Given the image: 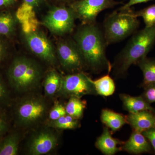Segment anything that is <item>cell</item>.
Masks as SVG:
<instances>
[{
	"instance_id": "7",
	"label": "cell",
	"mask_w": 155,
	"mask_h": 155,
	"mask_svg": "<svg viewBox=\"0 0 155 155\" xmlns=\"http://www.w3.org/2000/svg\"><path fill=\"white\" fill-rule=\"evenodd\" d=\"M55 49L57 58L63 68L73 73L82 72L85 63L73 39L59 41Z\"/></svg>"
},
{
	"instance_id": "26",
	"label": "cell",
	"mask_w": 155,
	"mask_h": 155,
	"mask_svg": "<svg viewBox=\"0 0 155 155\" xmlns=\"http://www.w3.org/2000/svg\"><path fill=\"white\" fill-rule=\"evenodd\" d=\"M144 91L141 95L145 101L150 104L155 103V82L143 87Z\"/></svg>"
},
{
	"instance_id": "14",
	"label": "cell",
	"mask_w": 155,
	"mask_h": 155,
	"mask_svg": "<svg viewBox=\"0 0 155 155\" xmlns=\"http://www.w3.org/2000/svg\"><path fill=\"white\" fill-rule=\"evenodd\" d=\"M123 144L122 149L130 153L138 154L152 152L151 146L147 139L142 133L134 130L128 140Z\"/></svg>"
},
{
	"instance_id": "9",
	"label": "cell",
	"mask_w": 155,
	"mask_h": 155,
	"mask_svg": "<svg viewBox=\"0 0 155 155\" xmlns=\"http://www.w3.org/2000/svg\"><path fill=\"white\" fill-rule=\"evenodd\" d=\"M119 3L114 0H77L71 3L69 7L74 11L76 18L80 19L83 24H93L96 23L101 12Z\"/></svg>"
},
{
	"instance_id": "6",
	"label": "cell",
	"mask_w": 155,
	"mask_h": 155,
	"mask_svg": "<svg viewBox=\"0 0 155 155\" xmlns=\"http://www.w3.org/2000/svg\"><path fill=\"white\" fill-rule=\"evenodd\" d=\"M22 37L25 45L34 54L48 64H56L55 48L42 31L37 28L22 27Z\"/></svg>"
},
{
	"instance_id": "23",
	"label": "cell",
	"mask_w": 155,
	"mask_h": 155,
	"mask_svg": "<svg viewBox=\"0 0 155 155\" xmlns=\"http://www.w3.org/2000/svg\"><path fill=\"white\" fill-rule=\"evenodd\" d=\"M79 125L78 119L68 114L64 115L55 121H52V127L61 129H74Z\"/></svg>"
},
{
	"instance_id": "3",
	"label": "cell",
	"mask_w": 155,
	"mask_h": 155,
	"mask_svg": "<svg viewBox=\"0 0 155 155\" xmlns=\"http://www.w3.org/2000/svg\"><path fill=\"white\" fill-rule=\"evenodd\" d=\"M42 69L36 61L25 56L13 59L8 69L9 83L16 90L25 92L36 87L42 76Z\"/></svg>"
},
{
	"instance_id": "4",
	"label": "cell",
	"mask_w": 155,
	"mask_h": 155,
	"mask_svg": "<svg viewBox=\"0 0 155 155\" xmlns=\"http://www.w3.org/2000/svg\"><path fill=\"white\" fill-rule=\"evenodd\" d=\"M119 11L111 13L104 21L103 34L107 45L125 39L139 26L137 17L130 8Z\"/></svg>"
},
{
	"instance_id": "24",
	"label": "cell",
	"mask_w": 155,
	"mask_h": 155,
	"mask_svg": "<svg viewBox=\"0 0 155 155\" xmlns=\"http://www.w3.org/2000/svg\"><path fill=\"white\" fill-rule=\"evenodd\" d=\"M133 14L137 17H141L145 24V27H150L155 24V4L148 6Z\"/></svg>"
},
{
	"instance_id": "31",
	"label": "cell",
	"mask_w": 155,
	"mask_h": 155,
	"mask_svg": "<svg viewBox=\"0 0 155 155\" xmlns=\"http://www.w3.org/2000/svg\"><path fill=\"white\" fill-rule=\"evenodd\" d=\"M23 3L31 7L34 10L39 8L44 2L45 0H22Z\"/></svg>"
},
{
	"instance_id": "8",
	"label": "cell",
	"mask_w": 155,
	"mask_h": 155,
	"mask_svg": "<svg viewBox=\"0 0 155 155\" xmlns=\"http://www.w3.org/2000/svg\"><path fill=\"white\" fill-rule=\"evenodd\" d=\"M91 78L83 72L62 76L60 94L66 97L80 98L86 95H97Z\"/></svg>"
},
{
	"instance_id": "21",
	"label": "cell",
	"mask_w": 155,
	"mask_h": 155,
	"mask_svg": "<svg viewBox=\"0 0 155 155\" xmlns=\"http://www.w3.org/2000/svg\"><path fill=\"white\" fill-rule=\"evenodd\" d=\"M19 135L13 133L0 141V155H16L18 153Z\"/></svg>"
},
{
	"instance_id": "18",
	"label": "cell",
	"mask_w": 155,
	"mask_h": 155,
	"mask_svg": "<svg viewBox=\"0 0 155 155\" xmlns=\"http://www.w3.org/2000/svg\"><path fill=\"white\" fill-rule=\"evenodd\" d=\"M143 74V79L141 86L155 82V59L147 57L142 58L137 63Z\"/></svg>"
},
{
	"instance_id": "22",
	"label": "cell",
	"mask_w": 155,
	"mask_h": 155,
	"mask_svg": "<svg viewBox=\"0 0 155 155\" xmlns=\"http://www.w3.org/2000/svg\"><path fill=\"white\" fill-rule=\"evenodd\" d=\"M85 108V103L80 98L75 97H70L65 107L67 114L77 119L82 116Z\"/></svg>"
},
{
	"instance_id": "20",
	"label": "cell",
	"mask_w": 155,
	"mask_h": 155,
	"mask_svg": "<svg viewBox=\"0 0 155 155\" xmlns=\"http://www.w3.org/2000/svg\"><path fill=\"white\" fill-rule=\"evenodd\" d=\"M62 76L54 69L47 73L44 82L45 92L48 96L52 97L58 92L61 86Z\"/></svg>"
},
{
	"instance_id": "5",
	"label": "cell",
	"mask_w": 155,
	"mask_h": 155,
	"mask_svg": "<svg viewBox=\"0 0 155 155\" xmlns=\"http://www.w3.org/2000/svg\"><path fill=\"white\" fill-rule=\"evenodd\" d=\"M75 19V13L69 6H54L43 17L42 24L53 34L64 36L72 32Z\"/></svg>"
},
{
	"instance_id": "34",
	"label": "cell",
	"mask_w": 155,
	"mask_h": 155,
	"mask_svg": "<svg viewBox=\"0 0 155 155\" xmlns=\"http://www.w3.org/2000/svg\"><path fill=\"white\" fill-rule=\"evenodd\" d=\"M59 1H64V2H69V1H74V2H75V1H77V0H59Z\"/></svg>"
},
{
	"instance_id": "10",
	"label": "cell",
	"mask_w": 155,
	"mask_h": 155,
	"mask_svg": "<svg viewBox=\"0 0 155 155\" xmlns=\"http://www.w3.org/2000/svg\"><path fill=\"white\" fill-rule=\"evenodd\" d=\"M44 101L38 97H30L21 101L17 107V116L20 124L28 125L41 120L46 112Z\"/></svg>"
},
{
	"instance_id": "13",
	"label": "cell",
	"mask_w": 155,
	"mask_h": 155,
	"mask_svg": "<svg viewBox=\"0 0 155 155\" xmlns=\"http://www.w3.org/2000/svg\"><path fill=\"white\" fill-rule=\"evenodd\" d=\"M18 20L16 13L11 9L0 10V35L10 41L17 33Z\"/></svg>"
},
{
	"instance_id": "1",
	"label": "cell",
	"mask_w": 155,
	"mask_h": 155,
	"mask_svg": "<svg viewBox=\"0 0 155 155\" xmlns=\"http://www.w3.org/2000/svg\"><path fill=\"white\" fill-rule=\"evenodd\" d=\"M76 43L85 65L93 72L105 69L110 72L112 66L106 54L107 46L103 31L96 23L83 24L74 34Z\"/></svg>"
},
{
	"instance_id": "25",
	"label": "cell",
	"mask_w": 155,
	"mask_h": 155,
	"mask_svg": "<svg viewBox=\"0 0 155 155\" xmlns=\"http://www.w3.org/2000/svg\"><path fill=\"white\" fill-rule=\"evenodd\" d=\"M10 41L0 35V65L8 58L11 50Z\"/></svg>"
},
{
	"instance_id": "33",
	"label": "cell",
	"mask_w": 155,
	"mask_h": 155,
	"mask_svg": "<svg viewBox=\"0 0 155 155\" xmlns=\"http://www.w3.org/2000/svg\"><path fill=\"white\" fill-rule=\"evenodd\" d=\"M7 129V123L5 120L0 116V137L5 133Z\"/></svg>"
},
{
	"instance_id": "29",
	"label": "cell",
	"mask_w": 155,
	"mask_h": 155,
	"mask_svg": "<svg viewBox=\"0 0 155 155\" xmlns=\"http://www.w3.org/2000/svg\"><path fill=\"white\" fill-rule=\"evenodd\" d=\"M18 2V0H0V10L11 9Z\"/></svg>"
},
{
	"instance_id": "2",
	"label": "cell",
	"mask_w": 155,
	"mask_h": 155,
	"mask_svg": "<svg viewBox=\"0 0 155 155\" xmlns=\"http://www.w3.org/2000/svg\"><path fill=\"white\" fill-rule=\"evenodd\" d=\"M155 43V24L134 32L112 65L115 77L121 78L127 75L130 66L147 57Z\"/></svg>"
},
{
	"instance_id": "19",
	"label": "cell",
	"mask_w": 155,
	"mask_h": 155,
	"mask_svg": "<svg viewBox=\"0 0 155 155\" xmlns=\"http://www.w3.org/2000/svg\"><path fill=\"white\" fill-rule=\"evenodd\" d=\"M97 95L108 97L112 95L115 91V84L114 80L108 74L96 80L91 79Z\"/></svg>"
},
{
	"instance_id": "12",
	"label": "cell",
	"mask_w": 155,
	"mask_h": 155,
	"mask_svg": "<svg viewBox=\"0 0 155 155\" xmlns=\"http://www.w3.org/2000/svg\"><path fill=\"white\" fill-rule=\"evenodd\" d=\"M127 123L134 131L142 133L155 127V114L151 111L143 110L130 114L126 117Z\"/></svg>"
},
{
	"instance_id": "16",
	"label": "cell",
	"mask_w": 155,
	"mask_h": 155,
	"mask_svg": "<svg viewBox=\"0 0 155 155\" xmlns=\"http://www.w3.org/2000/svg\"><path fill=\"white\" fill-rule=\"evenodd\" d=\"M119 97L123 103L125 110L130 114H134L139 111L148 110L155 114V109L147 102L142 96L132 97L128 94H120Z\"/></svg>"
},
{
	"instance_id": "27",
	"label": "cell",
	"mask_w": 155,
	"mask_h": 155,
	"mask_svg": "<svg viewBox=\"0 0 155 155\" xmlns=\"http://www.w3.org/2000/svg\"><path fill=\"white\" fill-rule=\"evenodd\" d=\"M66 114L65 107L61 104L57 103L50 111L49 118L52 121H55Z\"/></svg>"
},
{
	"instance_id": "32",
	"label": "cell",
	"mask_w": 155,
	"mask_h": 155,
	"mask_svg": "<svg viewBox=\"0 0 155 155\" xmlns=\"http://www.w3.org/2000/svg\"><path fill=\"white\" fill-rule=\"evenodd\" d=\"M128 2L124 5L122 6L121 8L119 9V11H123V10H127L130 9L131 6L140 4V3L147 2L152 0H128Z\"/></svg>"
},
{
	"instance_id": "11",
	"label": "cell",
	"mask_w": 155,
	"mask_h": 155,
	"mask_svg": "<svg viewBox=\"0 0 155 155\" xmlns=\"http://www.w3.org/2000/svg\"><path fill=\"white\" fill-rule=\"evenodd\" d=\"M58 143L57 136L50 130H42L37 134L31 139L29 146L31 155H41L52 150Z\"/></svg>"
},
{
	"instance_id": "15",
	"label": "cell",
	"mask_w": 155,
	"mask_h": 155,
	"mask_svg": "<svg viewBox=\"0 0 155 155\" xmlns=\"http://www.w3.org/2000/svg\"><path fill=\"white\" fill-rule=\"evenodd\" d=\"M122 143L112 137L108 127H104L103 133L97 139L95 145L104 154L113 155L122 150V147L119 145Z\"/></svg>"
},
{
	"instance_id": "30",
	"label": "cell",
	"mask_w": 155,
	"mask_h": 155,
	"mask_svg": "<svg viewBox=\"0 0 155 155\" xmlns=\"http://www.w3.org/2000/svg\"><path fill=\"white\" fill-rule=\"evenodd\" d=\"M8 96L7 88L2 76L0 75V102L5 101L8 98Z\"/></svg>"
},
{
	"instance_id": "17",
	"label": "cell",
	"mask_w": 155,
	"mask_h": 155,
	"mask_svg": "<svg viewBox=\"0 0 155 155\" xmlns=\"http://www.w3.org/2000/svg\"><path fill=\"white\" fill-rule=\"evenodd\" d=\"M101 120L107 127L111 128L113 131L119 130L127 123L126 117L108 109H104L101 112Z\"/></svg>"
},
{
	"instance_id": "28",
	"label": "cell",
	"mask_w": 155,
	"mask_h": 155,
	"mask_svg": "<svg viewBox=\"0 0 155 155\" xmlns=\"http://www.w3.org/2000/svg\"><path fill=\"white\" fill-rule=\"evenodd\" d=\"M142 133L149 141L155 153V127L145 130Z\"/></svg>"
}]
</instances>
